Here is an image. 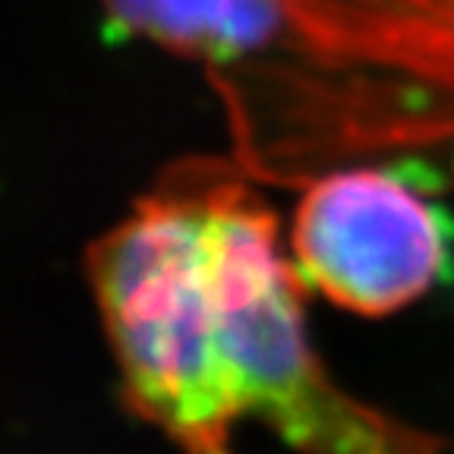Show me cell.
Segmentation results:
<instances>
[{
    "label": "cell",
    "mask_w": 454,
    "mask_h": 454,
    "mask_svg": "<svg viewBox=\"0 0 454 454\" xmlns=\"http://www.w3.org/2000/svg\"><path fill=\"white\" fill-rule=\"evenodd\" d=\"M215 243L224 350L243 417L294 454H448L445 439L376 407L328 369L275 212L237 161H218Z\"/></svg>",
    "instance_id": "obj_2"
},
{
    "label": "cell",
    "mask_w": 454,
    "mask_h": 454,
    "mask_svg": "<svg viewBox=\"0 0 454 454\" xmlns=\"http://www.w3.org/2000/svg\"><path fill=\"white\" fill-rule=\"evenodd\" d=\"M287 253L306 291L382 319L433 291L448 269L451 231L407 168L350 161L306 177Z\"/></svg>",
    "instance_id": "obj_3"
},
{
    "label": "cell",
    "mask_w": 454,
    "mask_h": 454,
    "mask_svg": "<svg viewBox=\"0 0 454 454\" xmlns=\"http://www.w3.org/2000/svg\"><path fill=\"white\" fill-rule=\"evenodd\" d=\"M215 158L180 161L85 265L127 404L184 454H234L243 407L224 350Z\"/></svg>",
    "instance_id": "obj_1"
}]
</instances>
